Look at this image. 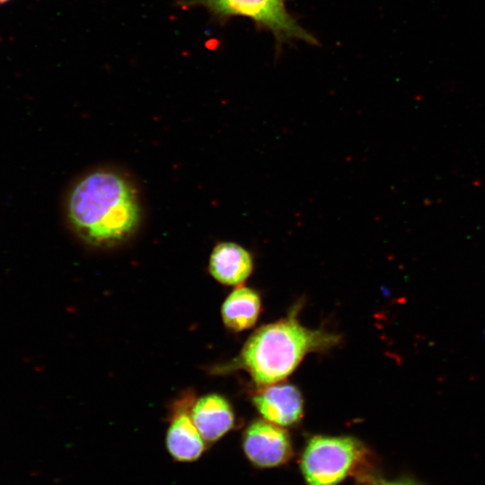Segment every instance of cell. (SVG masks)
<instances>
[{
  "instance_id": "obj_8",
  "label": "cell",
  "mask_w": 485,
  "mask_h": 485,
  "mask_svg": "<svg viewBox=\"0 0 485 485\" xmlns=\"http://www.w3.org/2000/svg\"><path fill=\"white\" fill-rule=\"evenodd\" d=\"M190 415L205 441L215 442L234 426V416L230 403L219 394L211 393L195 400Z\"/></svg>"
},
{
  "instance_id": "obj_11",
  "label": "cell",
  "mask_w": 485,
  "mask_h": 485,
  "mask_svg": "<svg viewBox=\"0 0 485 485\" xmlns=\"http://www.w3.org/2000/svg\"><path fill=\"white\" fill-rule=\"evenodd\" d=\"M379 485H419V484L411 480H401V481L384 482Z\"/></svg>"
},
{
  "instance_id": "obj_9",
  "label": "cell",
  "mask_w": 485,
  "mask_h": 485,
  "mask_svg": "<svg viewBox=\"0 0 485 485\" xmlns=\"http://www.w3.org/2000/svg\"><path fill=\"white\" fill-rule=\"evenodd\" d=\"M252 269L253 259L251 252L235 242H224L216 244L209 257V273L224 285L242 284Z\"/></svg>"
},
{
  "instance_id": "obj_6",
  "label": "cell",
  "mask_w": 485,
  "mask_h": 485,
  "mask_svg": "<svg viewBox=\"0 0 485 485\" xmlns=\"http://www.w3.org/2000/svg\"><path fill=\"white\" fill-rule=\"evenodd\" d=\"M242 446L248 459L260 467L282 464L291 454L287 433L269 421H253L244 432Z\"/></svg>"
},
{
  "instance_id": "obj_12",
  "label": "cell",
  "mask_w": 485,
  "mask_h": 485,
  "mask_svg": "<svg viewBox=\"0 0 485 485\" xmlns=\"http://www.w3.org/2000/svg\"><path fill=\"white\" fill-rule=\"evenodd\" d=\"M4 1H6V0H0V2H4Z\"/></svg>"
},
{
  "instance_id": "obj_5",
  "label": "cell",
  "mask_w": 485,
  "mask_h": 485,
  "mask_svg": "<svg viewBox=\"0 0 485 485\" xmlns=\"http://www.w3.org/2000/svg\"><path fill=\"white\" fill-rule=\"evenodd\" d=\"M194 401V394L189 392L177 399L171 410L166 447L172 458L180 462L195 461L205 450L204 439L190 415Z\"/></svg>"
},
{
  "instance_id": "obj_2",
  "label": "cell",
  "mask_w": 485,
  "mask_h": 485,
  "mask_svg": "<svg viewBox=\"0 0 485 485\" xmlns=\"http://www.w3.org/2000/svg\"><path fill=\"white\" fill-rule=\"evenodd\" d=\"M339 340L335 333L303 326L291 313L254 331L238 357L222 368L243 369L256 384L267 386L288 376L307 353L326 350Z\"/></svg>"
},
{
  "instance_id": "obj_7",
  "label": "cell",
  "mask_w": 485,
  "mask_h": 485,
  "mask_svg": "<svg viewBox=\"0 0 485 485\" xmlns=\"http://www.w3.org/2000/svg\"><path fill=\"white\" fill-rule=\"evenodd\" d=\"M303 398L292 384H278L262 389L253 397V403L268 421L289 426L297 422L303 413Z\"/></svg>"
},
{
  "instance_id": "obj_4",
  "label": "cell",
  "mask_w": 485,
  "mask_h": 485,
  "mask_svg": "<svg viewBox=\"0 0 485 485\" xmlns=\"http://www.w3.org/2000/svg\"><path fill=\"white\" fill-rule=\"evenodd\" d=\"M360 443L349 436L311 438L302 456L301 468L308 485H337L361 454Z\"/></svg>"
},
{
  "instance_id": "obj_3",
  "label": "cell",
  "mask_w": 485,
  "mask_h": 485,
  "mask_svg": "<svg viewBox=\"0 0 485 485\" xmlns=\"http://www.w3.org/2000/svg\"><path fill=\"white\" fill-rule=\"evenodd\" d=\"M177 4L182 9L203 7L220 22L248 18L273 35L278 49L295 40L318 45L317 39L288 12L286 0H178Z\"/></svg>"
},
{
  "instance_id": "obj_10",
  "label": "cell",
  "mask_w": 485,
  "mask_h": 485,
  "mask_svg": "<svg viewBox=\"0 0 485 485\" xmlns=\"http://www.w3.org/2000/svg\"><path fill=\"white\" fill-rule=\"evenodd\" d=\"M260 298L253 289L239 287L225 300L221 315L225 325L234 331L251 328L260 312Z\"/></svg>"
},
{
  "instance_id": "obj_1",
  "label": "cell",
  "mask_w": 485,
  "mask_h": 485,
  "mask_svg": "<svg viewBox=\"0 0 485 485\" xmlns=\"http://www.w3.org/2000/svg\"><path fill=\"white\" fill-rule=\"evenodd\" d=\"M72 229L86 243L112 247L128 241L141 221L137 190L123 175L108 170L86 174L72 187L66 205Z\"/></svg>"
}]
</instances>
